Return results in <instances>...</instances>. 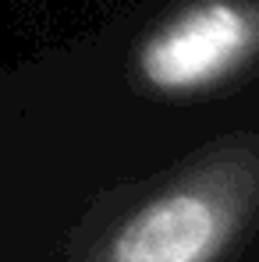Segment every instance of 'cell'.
<instances>
[{"label":"cell","instance_id":"2","mask_svg":"<svg viewBox=\"0 0 259 262\" xmlns=\"http://www.w3.org/2000/svg\"><path fill=\"white\" fill-rule=\"evenodd\" d=\"M234 227L231 206L206 188H177L125 220L107 262H213Z\"/></svg>","mask_w":259,"mask_h":262},{"label":"cell","instance_id":"1","mask_svg":"<svg viewBox=\"0 0 259 262\" xmlns=\"http://www.w3.org/2000/svg\"><path fill=\"white\" fill-rule=\"evenodd\" d=\"M259 46V14L238 0H199L138 50V75L160 92H199L242 68Z\"/></svg>","mask_w":259,"mask_h":262}]
</instances>
